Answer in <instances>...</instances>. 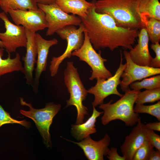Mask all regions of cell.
Segmentation results:
<instances>
[{
	"label": "cell",
	"mask_w": 160,
	"mask_h": 160,
	"mask_svg": "<svg viewBox=\"0 0 160 160\" xmlns=\"http://www.w3.org/2000/svg\"><path fill=\"white\" fill-rule=\"evenodd\" d=\"M95 1L86 17H80L94 49L108 48L113 51L121 47L124 50L130 49L137 37L138 30L118 26L109 15L96 12Z\"/></svg>",
	"instance_id": "cell-1"
},
{
	"label": "cell",
	"mask_w": 160,
	"mask_h": 160,
	"mask_svg": "<svg viewBox=\"0 0 160 160\" xmlns=\"http://www.w3.org/2000/svg\"><path fill=\"white\" fill-rule=\"evenodd\" d=\"M139 0H96L95 11L110 15L118 26L138 30L145 28L138 10Z\"/></svg>",
	"instance_id": "cell-2"
},
{
	"label": "cell",
	"mask_w": 160,
	"mask_h": 160,
	"mask_svg": "<svg viewBox=\"0 0 160 160\" xmlns=\"http://www.w3.org/2000/svg\"><path fill=\"white\" fill-rule=\"evenodd\" d=\"M139 90H131L129 88L121 98L113 103V100L100 105L99 108L103 111L101 118L102 124L106 125L115 120H120L127 126H132L138 122V113L134 111V106Z\"/></svg>",
	"instance_id": "cell-3"
},
{
	"label": "cell",
	"mask_w": 160,
	"mask_h": 160,
	"mask_svg": "<svg viewBox=\"0 0 160 160\" xmlns=\"http://www.w3.org/2000/svg\"><path fill=\"white\" fill-rule=\"evenodd\" d=\"M64 76V83L70 94L69 99L66 100L65 108L74 106L77 111L76 124L83 123L85 116L89 115L87 108L83 103L88 93V90L85 88L77 68L74 66L72 61L67 62Z\"/></svg>",
	"instance_id": "cell-4"
},
{
	"label": "cell",
	"mask_w": 160,
	"mask_h": 160,
	"mask_svg": "<svg viewBox=\"0 0 160 160\" xmlns=\"http://www.w3.org/2000/svg\"><path fill=\"white\" fill-rule=\"evenodd\" d=\"M20 102L21 105L28 106L29 109L28 111L21 110L20 113L34 121L44 144L47 147H51L50 127L54 117L60 110L61 105L49 102L47 103L43 108L36 109L33 107L31 103L25 101L22 97L20 98Z\"/></svg>",
	"instance_id": "cell-5"
},
{
	"label": "cell",
	"mask_w": 160,
	"mask_h": 160,
	"mask_svg": "<svg viewBox=\"0 0 160 160\" xmlns=\"http://www.w3.org/2000/svg\"><path fill=\"white\" fill-rule=\"evenodd\" d=\"M77 28L74 25H68L56 32L62 39L66 40L67 46L65 51L61 55L52 58L49 67L51 76L54 77L57 73L59 65L63 60L66 58H70L72 56V52L78 49L82 45L85 29L82 23Z\"/></svg>",
	"instance_id": "cell-6"
},
{
	"label": "cell",
	"mask_w": 160,
	"mask_h": 160,
	"mask_svg": "<svg viewBox=\"0 0 160 160\" xmlns=\"http://www.w3.org/2000/svg\"><path fill=\"white\" fill-rule=\"evenodd\" d=\"M84 39L83 44L78 49L73 51L72 55L79 57L81 61L86 62L92 70L91 76L89 79H107L112 76L109 70L105 67L104 63L107 60L103 58L101 51H96L91 44L86 31L84 32Z\"/></svg>",
	"instance_id": "cell-7"
},
{
	"label": "cell",
	"mask_w": 160,
	"mask_h": 160,
	"mask_svg": "<svg viewBox=\"0 0 160 160\" xmlns=\"http://www.w3.org/2000/svg\"><path fill=\"white\" fill-rule=\"evenodd\" d=\"M44 13L48 24L46 35H53L59 30L69 25L79 26L81 23L80 18L70 15L63 11L55 2L47 5L37 4Z\"/></svg>",
	"instance_id": "cell-8"
},
{
	"label": "cell",
	"mask_w": 160,
	"mask_h": 160,
	"mask_svg": "<svg viewBox=\"0 0 160 160\" xmlns=\"http://www.w3.org/2000/svg\"><path fill=\"white\" fill-rule=\"evenodd\" d=\"M119 66L114 75L108 78L97 79L95 85L88 90V93L92 94L94 99L92 102L93 107H96L104 103L105 99L108 96L115 95L120 97L123 96L118 90L117 87L121 82L120 79L126 66L122 63L123 59L121 54Z\"/></svg>",
	"instance_id": "cell-9"
},
{
	"label": "cell",
	"mask_w": 160,
	"mask_h": 160,
	"mask_svg": "<svg viewBox=\"0 0 160 160\" xmlns=\"http://www.w3.org/2000/svg\"><path fill=\"white\" fill-rule=\"evenodd\" d=\"M0 19L4 22L6 29L4 32L0 31V40L8 55L15 52L19 47L26 48L27 39L25 28L12 23L3 11L0 12Z\"/></svg>",
	"instance_id": "cell-10"
},
{
	"label": "cell",
	"mask_w": 160,
	"mask_h": 160,
	"mask_svg": "<svg viewBox=\"0 0 160 160\" xmlns=\"http://www.w3.org/2000/svg\"><path fill=\"white\" fill-rule=\"evenodd\" d=\"M123 54L126 60V66L121 75L122 79L119 84L122 91L129 88V85L134 82L160 74V68L139 65L132 60L127 50H124Z\"/></svg>",
	"instance_id": "cell-11"
},
{
	"label": "cell",
	"mask_w": 160,
	"mask_h": 160,
	"mask_svg": "<svg viewBox=\"0 0 160 160\" xmlns=\"http://www.w3.org/2000/svg\"><path fill=\"white\" fill-rule=\"evenodd\" d=\"M8 13L15 24L21 25L33 32L48 27L44 12L39 7L27 10H11Z\"/></svg>",
	"instance_id": "cell-12"
},
{
	"label": "cell",
	"mask_w": 160,
	"mask_h": 160,
	"mask_svg": "<svg viewBox=\"0 0 160 160\" xmlns=\"http://www.w3.org/2000/svg\"><path fill=\"white\" fill-rule=\"evenodd\" d=\"M65 139L80 147L89 160H104V156H107L109 149L108 147L111 141V138L108 134L98 141L92 139L90 135L78 142Z\"/></svg>",
	"instance_id": "cell-13"
},
{
	"label": "cell",
	"mask_w": 160,
	"mask_h": 160,
	"mask_svg": "<svg viewBox=\"0 0 160 160\" xmlns=\"http://www.w3.org/2000/svg\"><path fill=\"white\" fill-rule=\"evenodd\" d=\"M37 49V59L35 70V76L32 87L35 92L38 90L39 79L43 71L46 70L47 65L48 54L50 48L58 43L57 40L55 38L47 40L43 38L39 33L35 35Z\"/></svg>",
	"instance_id": "cell-14"
},
{
	"label": "cell",
	"mask_w": 160,
	"mask_h": 160,
	"mask_svg": "<svg viewBox=\"0 0 160 160\" xmlns=\"http://www.w3.org/2000/svg\"><path fill=\"white\" fill-rule=\"evenodd\" d=\"M146 130L145 124L142 122L140 118L136 126L125 137L120 146L121 151L125 160H132L137 150L147 139Z\"/></svg>",
	"instance_id": "cell-15"
},
{
	"label": "cell",
	"mask_w": 160,
	"mask_h": 160,
	"mask_svg": "<svg viewBox=\"0 0 160 160\" xmlns=\"http://www.w3.org/2000/svg\"><path fill=\"white\" fill-rule=\"evenodd\" d=\"M27 37L26 53L22 58L24 62L23 69L21 71L24 75L26 83L32 86L34 79L33 72L36 64L37 56L35 35L36 33L25 29Z\"/></svg>",
	"instance_id": "cell-16"
},
{
	"label": "cell",
	"mask_w": 160,
	"mask_h": 160,
	"mask_svg": "<svg viewBox=\"0 0 160 160\" xmlns=\"http://www.w3.org/2000/svg\"><path fill=\"white\" fill-rule=\"evenodd\" d=\"M137 37V43L129 50V56L135 63L141 66H150L153 58L148 49V36L145 28L140 29Z\"/></svg>",
	"instance_id": "cell-17"
},
{
	"label": "cell",
	"mask_w": 160,
	"mask_h": 160,
	"mask_svg": "<svg viewBox=\"0 0 160 160\" xmlns=\"http://www.w3.org/2000/svg\"><path fill=\"white\" fill-rule=\"evenodd\" d=\"M92 115L84 122L71 125V133L72 135L78 141L81 140L91 134L97 132L95 124L97 119L103 111L99 112L93 107Z\"/></svg>",
	"instance_id": "cell-18"
},
{
	"label": "cell",
	"mask_w": 160,
	"mask_h": 160,
	"mask_svg": "<svg viewBox=\"0 0 160 160\" xmlns=\"http://www.w3.org/2000/svg\"><path fill=\"white\" fill-rule=\"evenodd\" d=\"M94 0L89 2L86 0H55V3L65 12L86 17L88 10L93 5Z\"/></svg>",
	"instance_id": "cell-19"
},
{
	"label": "cell",
	"mask_w": 160,
	"mask_h": 160,
	"mask_svg": "<svg viewBox=\"0 0 160 160\" xmlns=\"http://www.w3.org/2000/svg\"><path fill=\"white\" fill-rule=\"evenodd\" d=\"M3 48L0 47V79L5 74L14 71H22L23 66L20 60V54L17 53L14 58H11L10 55H8L7 58L3 59Z\"/></svg>",
	"instance_id": "cell-20"
},
{
	"label": "cell",
	"mask_w": 160,
	"mask_h": 160,
	"mask_svg": "<svg viewBox=\"0 0 160 160\" xmlns=\"http://www.w3.org/2000/svg\"><path fill=\"white\" fill-rule=\"evenodd\" d=\"M138 10L143 22L146 19L150 18L160 20V3L159 0H139Z\"/></svg>",
	"instance_id": "cell-21"
},
{
	"label": "cell",
	"mask_w": 160,
	"mask_h": 160,
	"mask_svg": "<svg viewBox=\"0 0 160 160\" xmlns=\"http://www.w3.org/2000/svg\"><path fill=\"white\" fill-rule=\"evenodd\" d=\"M0 7L6 14L11 10H25L38 8L33 0H0Z\"/></svg>",
	"instance_id": "cell-22"
},
{
	"label": "cell",
	"mask_w": 160,
	"mask_h": 160,
	"mask_svg": "<svg viewBox=\"0 0 160 160\" xmlns=\"http://www.w3.org/2000/svg\"><path fill=\"white\" fill-rule=\"evenodd\" d=\"M145 28L147 33L149 40L154 44L160 41V20L150 18L144 21Z\"/></svg>",
	"instance_id": "cell-23"
},
{
	"label": "cell",
	"mask_w": 160,
	"mask_h": 160,
	"mask_svg": "<svg viewBox=\"0 0 160 160\" xmlns=\"http://www.w3.org/2000/svg\"><path fill=\"white\" fill-rule=\"evenodd\" d=\"M130 88L135 90L142 89H151L160 87V75L157 74L149 78H145L140 81H135L130 84Z\"/></svg>",
	"instance_id": "cell-24"
},
{
	"label": "cell",
	"mask_w": 160,
	"mask_h": 160,
	"mask_svg": "<svg viewBox=\"0 0 160 160\" xmlns=\"http://www.w3.org/2000/svg\"><path fill=\"white\" fill-rule=\"evenodd\" d=\"M160 100V87L151 89H146L138 93L135 103L144 104L153 103Z\"/></svg>",
	"instance_id": "cell-25"
},
{
	"label": "cell",
	"mask_w": 160,
	"mask_h": 160,
	"mask_svg": "<svg viewBox=\"0 0 160 160\" xmlns=\"http://www.w3.org/2000/svg\"><path fill=\"white\" fill-rule=\"evenodd\" d=\"M136 113H145L155 117L160 121V101H158L155 104L150 105H145L144 104H136L134 108Z\"/></svg>",
	"instance_id": "cell-26"
},
{
	"label": "cell",
	"mask_w": 160,
	"mask_h": 160,
	"mask_svg": "<svg viewBox=\"0 0 160 160\" xmlns=\"http://www.w3.org/2000/svg\"><path fill=\"white\" fill-rule=\"evenodd\" d=\"M20 124L26 128H30L31 125L29 121L25 120L19 121L12 117L10 113L6 111L0 104V128L4 124Z\"/></svg>",
	"instance_id": "cell-27"
},
{
	"label": "cell",
	"mask_w": 160,
	"mask_h": 160,
	"mask_svg": "<svg viewBox=\"0 0 160 160\" xmlns=\"http://www.w3.org/2000/svg\"><path fill=\"white\" fill-rule=\"evenodd\" d=\"M154 150L153 147L147 139L137 150L132 160H148L151 153Z\"/></svg>",
	"instance_id": "cell-28"
},
{
	"label": "cell",
	"mask_w": 160,
	"mask_h": 160,
	"mask_svg": "<svg viewBox=\"0 0 160 160\" xmlns=\"http://www.w3.org/2000/svg\"><path fill=\"white\" fill-rule=\"evenodd\" d=\"M151 48L155 53L156 56L152 59L149 66L157 68H160V45L159 42L152 44Z\"/></svg>",
	"instance_id": "cell-29"
},
{
	"label": "cell",
	"mask_w": 160,
	"mask_h": 160,
	"mask_svg": "<svg viewBox=\"0 0 160 160\" xmlns=\"http://www.w3.org/2000/svg\"><path fill=\"white\" fill-rule=\"evenodd\" d=\"M146 130L147 138L151 145L153 148L160 151V136L153 130L147 129Z\"/></svg>",
	"instance_id": "cell-30"
},
{
	"label": "cell",
	"mask_w": 160,
	"mask_h": 160,
	"mask_svg": "<svg viewBox=\"0 0 160 160\" xmlns=\"http://www.w3.org/2000/svg\"><path fill=\"white\" fill-rule=\"evenodd\" d=\"M106 156L109 160H125L123 156H121L119 154L117 148L113 147L109 149Z\"/></svg>",
	"instance_id": "cell-31"
},
{
	"label": "cell",
	"mask_w": 160,
	"mask_h": 160,
	"mask_svg": "<svg viewBox=\"0 0 160 160\" xmlns=\"http://www.w3.org/2000/svg\"><path fill=\"white\" fill-rule=\"evenodd\" d=\"M145 128L148 129L160 131V122H155L148 123L145 124Z\"/></svg>",
	"instance_id": "cell-32"
},
{
	"label": "cell",
	"mask_w": 160,
	"mask_h": 160,
	"mask_svg": "<svg viewBox=\"0 0 160 160\" xmlns=\"http://www.w3.org/2000/svg\"><path fill=\"white\" fill-rule=\"evenodd\" d=\"M160 151L153 150L150 155L148 160H160Z\"/></svg>",
	"instance_id": "cell-33"
},
{
	"label": "cell",
	"mask_w": 160,
	"mask_h": 160,
	"mask_svg": "<svg viewBox=\"0 0 160 160\" xmlns=\"http://www.w3.org/2000/svg\"><path fill=\"white\" fill-rule=\"evenodd\" d=\"M37 4L47 5L55 2V0H33Z\"/></svg>",
	"instance_id": "cell-34"
},
{
	"label": "cell",
	"mask_w": 160,
	"mask_h": 160,
	"mask_svg": "<svg viewBox=\"0 0 160 160\" xmlns=\"http://www.w3.org/2000/svg\"><path fill=\"white\" fill-rule=\"evenodd\" d=\"M0 47L4 48L3 43L1 40H0Z\"/></svg>",
	"instance_id": "cell-35"
}]
</instances>
